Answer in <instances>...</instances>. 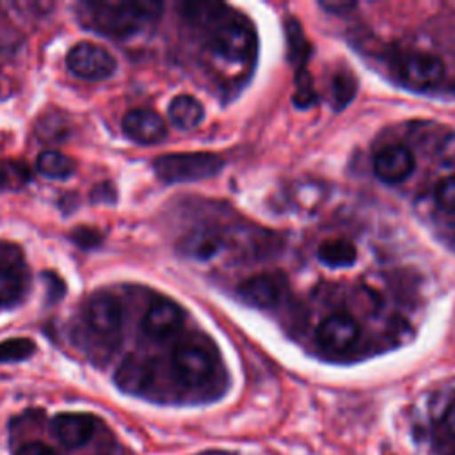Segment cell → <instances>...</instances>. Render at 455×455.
<instances>
[{
	"label": "cell",
	"instance_id": "obj_6",
	"mask_svg": "<svg viewBox=\"0 0 455 455\" xmlns=\"http://www.w3.org/2000/svg\"><path fill=\"white\" fill-rule=\"evenodd\" d=\"M85 318L100 338L114 339L123 327V309L117 299L107 291L94 293L85 307Z\"/></svg>",
	"mask_w": 455,
	"mask_h": 455
},
{
	"label": "cell",
	"instance_id": "obj_12",
	"mask_svg": "<svg viewBox=\"0 0 455 455\" xmlns=\"http://www.w3.org/2000/svg\"><path fill=\"white\" fill-rule=\"evenodd\" d=\"M123 132L135 142L156 144L167 135V126L155 110L133 108L123 117Z\"/></svg>",
	"mask_w": 455,
	"mask_h": 455
},
{
	"label": "cell",
	"instance_id": "obj_2",
	"mask_svg": "<svg viewBox=\"0 0 455 455\" xmlns=\"http://www.w3.org/2000/svg\"><path fill=\"white\" fill-rule=\"evenodd\" d=\"M208 52L224 64H245L256 52V34L240 14H222L208 32Z\"/></svg>",
	"mask_w": 455,
	"mask_h": 455
},
{
	"label": "cell",
	"instance_id": "obj_9",
	"mask_svg": "<svg viewBox=\"0 0 455 455\" xmlns=\"http://www.w3.org/2000/svg\"><path fill=\"white\" fill-rule=\"evenodd\" d=\"M414 164V155L407 146L393 144L375 155L373 171L380 181L395 185L411 176Z\"/></svg>",
	"mask_w": 455,
	"mask_h": 455
},
{
	"label": "cell",
	"instance_id": "obj_25",
	"mask_svg": "<svg viewBox=\"0 0 455 455\" xmlns=\"http://www.w3.org/2000/svg\"><path fill=\"white\" fill-rule=\"evenodd\" d=\"M435 203L441 210L455 213V174L443 178L435 187Z\"/></svg>",
	"mask_w": 455,
	"mask_h": 455
},
{
	"label": "cell",
	"instance_id": "obj_26",
	"mask_svg": "<svg viewBox=\"0 0 455 455\" xmlns=\"http://www.w3.org/2000/svg\"><path fill=\"white\" fill-rule=\"evenodd\" d=\"M437 158L448 165V167H455V132L446 133L439 142H437Z\"/></svg>",
	"mask_w": 455,
	"mask_h": 455
},
{
	"label": "cell",
	"instance_id": "obj_28",
	"mask_svg": "<svg viewBox=\"0 0 455 455\" xmlns=\"http://www.w3.org/2000/svg\"><path fill=\"white\" fill-rule=\"evenodd\" d=\"M91 201L94 203H114L116 188L112 183H98L91 192Z\"/></svg>",
	"mask_w": 455,
	"mask_h": 455
},
{
	"label": "cell",
	"instance_id": "obj_21",
	"mask_svg": "<svg viewBox=\"0 0 455 455\" xmlns=\"http://www.w3.org/2000/svg\"><path fill=\"white\" fill-rule=\"evenodd\" d=\"M30 181V169L20 160H0V188L20 190Z\"/></svg>",
	"mask_w": 455,
	"mask_h": 455
},
{
	"label": "cell",
	"instance_id": "obj_14",
	"mask_svg": "<svg viewBox=\"0 0 455 455\" xmlns=\"http://www.w3.org/2000/svg\"><path fill=\"white\" fill-rule=\"evenodd\" d=\"M284 286L279 277L270 274H258L245 279L238 286V295L251 306L259 309L275 307L283 299Z\"/></svg>",
	"mask_w": 455,
	"mask_h": 455
},
{
	"label": "cell",
	"instance_id": "obj_27",
	"mask_svg": "<svg viewBox=\"0 0 455 455\" xmlns=\"http://www.w3.org/2000/svg\"><path fill=\"white\" fill-rule=\"evenodd\" d=\"M73 236V242L78 243L80 247H96L101 243V233L94 228H89V226H80L75 229V233L71 235Z\"/></svg>",
	"mask_w": 455,
	"mask_h": 455
},
{
	"label": "cell",
	"instance_id": "obj_3",
	"mask_svg": "<svg viewBox=\"0 0 455 455\" xmlns=\"http://www.w3.org/2000/svg\"><path fill=\"white\" fill-rule=\"evenodd\" d=\"M217 354L210 339L203 336H187L181 339L171 354V370L174 379L187 386H203L215 371Z\"/></svg>",
	"mask_w": 455,
	"mask_h": 455
},
{
	"label": "cell",
	"instance_id": "obj_4",
	"mask_svg": "<svg viewBox=\"0 0 455 455\" xmlns=\"http://www.w3.org/2000/svg\"><path fill=\"white\" fill-rule=\"evenodd\" d=\"M224 167V158L215 153H169L153 162L155 174L165 183H188L212 178Z\"/></svg>",
	"mask_w": 455,
	"mask_h": 455
},
{
	"label": "cell",
	"instance_id": "obj_13",
	"mask_svg": "<svg viewBox=\"0 0 455 455\" xmlns=\"http://www.w3.org/2000/svg\"><path fill=\"white\" fill-rule=\"evenodd\" d=\"M400 75L414 87H430L444 76V64L435 55L416 52L402 60Z\"/></svg>",
	"mask_w": 455,
	"mask_h": 455
},
{
	"label": "cell",
	"instance_id": "obj_24",
	"mask_svg": "<svg viewBox=\"0 0 455 455\" xmlns=\"http://www.w3.org/2000/svg\"><path fill=\"white\" fill-rule=\"evenodd\" d=\"M355 92V80L348 73H338L332 80V100L336 108L345 107Z\"/></svg>",
	"mask_w": 455,
	"mask_h": 455
},
{
	"label": "cell",
	"instance_id": "obj_11",
	"mask_svg": "<svg viewBox=\"0 0 455 455\" xmlns=\"http://www.w3.org/2000/svg\"><path fill=\"white\" fill-rule=\"evenodd\" d=\"M53 435L68 448L87 444L96 430V418L85 412H62L52 419Z\"/></svg>",
	"mask_w": 455,
	"mask_h": 455
},
{
	"label": "cell",
	"instance_id": "obj_22",
	"mask_svg": "<svg viewBox=\"0 0 455 455\" xmlns=\"http://www.w3.org/2000/svg\"><path fill=\"white\" fill-rule=\"evenodd\" d=\"M286 36H288V55L290 60L299 68L304 66L309 52V44L300 30V25L295 20H288L286 23Z\"/></svg>",
	"mask_w": 455,
	"mask_h": 455
},
{
	"label": "cell",
	"instance_id": "obj_16",
	"mask_svg": "<svg viewBox=\"0 0 455 455\" xmlns=\"http://www.w3.org/2000/svg\"><path fill=\"white\" fill-rule=\"evenodd\" d=\"M222 245L224 240L212 229L190 231L178 242L180 252L194 259H210L222 249Z\"/></svg>",
	"mask_w": 455,
	"mask_h": 455
},
{
	"label": "cell",
	"instance_id": "obj_17",
	"mask_svg": "<svg viewBox=\"0 0 455 455\" xmlns=\"http://www.w3.org/2000/svg\"><path fill=\"white\" fill-rule=\"evenodd\" d=\"M204 117L203 105L188 94L176 96L169 105V119L180 130L196 128Z\"/></svg>",
	"mask_w": 455,
	"mask_h": 455
},
{
	"label": "cell",
	"instance_id": "obj_5",
	"mask_svg": "<svg viewBox=\"0 0 455 455\" xmlns=\"http://www.w3.org/2000/svg\"><path fill=\"white\" fill-rule=\"evenodd\" d=\"M66 64L73 75L92 82L112 76L117 68L114 55L92 43H78L73 46L66 57Z\"/></svg>",
	"mask_w": 455,
	"mask_h": 455
},
{
	"label": "cell",
	"instance_id": "obj_1",
	"mask_svg": "<svg viewBox=\"0 0 455 455\" xmlns=\"http://www.w3.org/2000/svg\"><path fill=\"white\" fill-rule=\"evenodd\" d=\"M85 23L103 36L116 39L132 37L149 28L162 14L160 2L107 0L84 4Z\"/></svg>",
	"mask_w": 455,
	"mask_h": 455
},
{
	"label": "cell",
	"instance_id": "obj_10",
	"mask_svg": "<svg viewBox=\"0 0 455 455\" xmlns=\"http://www.w3.org/2000/svg\"><path fill=\"white\" fill-rule=\"evenodd\" d=\"M359 338L357 322L343 313L327 316L316 329V341L331 352L348 350Z\"/></svg>",
	"mask_w": 455,
	"mask_h": 455
},
{
	"label": "cell",
	"instance_id": "obj_18",
	"mask_svg": "<svg viewBox=\"0 0 455 455\" xmlns=\"http://www.w3.org/2000/svg\"><path fill=\"white\" fill-rule=\"evenodd\" d=\"M316 256L329 268H345L355 263L357 251L348 240L331 238L320 243Z\"/></svg>",
	"mask_w": 455,
	"mask_h": 455
},
{
	"label": "cell",
	"instance_id": "obj_8",
	"mask_svg": "<svg viewBox=\"0 0 455 455\" xmlns=\"http://www.w3.org/2000/svg\"><path fill=\"white\" fill-rule=\"evenodd\" d=\"M185 320V311L181 306L169 299L155 300L144 318H142V331L153 339H165L176 334Z\"/></svg>",
	"mask_w": 455,
	"mask_h": 455
},
{
	"label": "cell",
	"instance_id": "obj_30",
	"mask_svg": "<svg viewBox=\"0 0 455 455\" xmlns=\"http://www.w3.org/2000/svg\"><path fill=\"white\" fill-rule=\"evenodd\" d=\"M443 423H444V428L455 435V402L446 409L444 412V418H443Z\"/></svg>",
	"mask_w": 455,
	"mask_h": 455
},
{
	"label": "cell",
	"instance_id": "obj_7",
	"mask_svg": "<svg viewBox=\"0 0 455 455\" xmlns=\"http://www.w3.org/2000/svg\"><path fill=\"white\" fill-rule=\"evenodd\" d=\"M21 252L16 245H0V307H11L25 293L27 279L21 270Z\"/></svg>",
	"mask_w": 455,
	"mask_h": 455
},
{
	"label": "cell",
	"instance_id": "obj_29",
	"mask_svg": "<svg viewBox=\"0 0 455 455\" xmlns=\"http://www.w3.org/2000/svg\"><path fill=\"white\" fill-rule=\"evenodd\" d=\"M18 455H57V451L44 443H27L18 450Z\"/></svg>",
	"mask_w": 455,
	"mask_h": 455
},
{
	"label": "cell",
	"instance_id": "obj_15",
	"mask_svg": "<svg viewBox=\"0 0 455 455\" xmlns=\"http://www.w3.org/2000/svg\"><path fill=\"white\" fill-rule=\"evenodd\" d=\"M153 377L155 373L151 364L148 361H140L135 357H128L116 371L117 386L123 391L133 393V395H140L148 391L149 386L153 384Z\"/></svg>",
	"mask_w": 455,
	"mask_h": 455
},
{
	"label": "cell",
	"instance_id": "obj_23",
	"mask_svg": "<svg viewBox=\"0 0 455 455\" xmlns=\"http://www.w3.org/2000/svg\"><path fill=\"white\" fill-rule=\"evenodd\" d=\"M36 352V345L30 338H9L0 343V363L25 361Z\"/></svg>",
	"mask_w": 455,
	"mask_h": 455
},
{
	"label": "cell",
	"instance_id": "obj_19",
	"mask_svg": "<svg viewBox=\"0 0 455 455\" xmlns=\"http://www.w3.org/2000/svg\"><path fill=\"white\" fill-rule=\"evenodd\" d=\"M36 169H37L39 174H43L46 178L66 180V178H69L75 172V162L68 155H64L60 151L48 149V151H43L37 156Z\"/></svg>",
	"mask_w": 455,
	"mask_h": 455
},
{
	"label": "cell",
	"instance_id": "obj_20",
	"mask_svg": "<svg viewBox=\"0 0 455 455\" xmlns=\"http://www.w3.org/2000/svg\"><path fill=\"white\" fill-rule=\"evenodd\" d=\"M36 135L43 142H60L69 135V123L62 112H44L36 123Z\"/></svg>",
	"mask_w": 455,
	"mask_h": 455
}]
</instances>
